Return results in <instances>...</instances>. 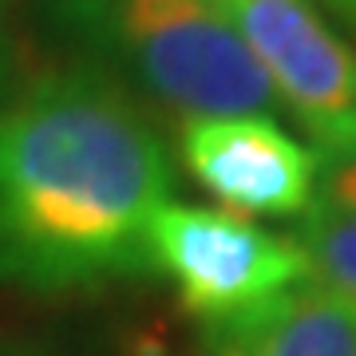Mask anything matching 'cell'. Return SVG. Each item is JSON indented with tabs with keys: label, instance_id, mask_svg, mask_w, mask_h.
<instances>
[{
	"label": "cell",
	"instance_id": "4",
	"mask_svg": "<svg viewBox=\"0 0 356 356\" xmlns=\"http://www.w3.org/2000/svg\"><path fill=\"white\" fill-rule=\"evenodd\" d=\"M309 131L321 163L356 143V48L313 0H214Z\"/></svg>",
	"mask_w": 356,
	"mask_h": 356
},
{
	"label": "cell",
	"instance_id": "1",
	"mask_svg": "<svg viewBox=\"0 0 356 356\" xmlns=\"http://www.w3.org/2000/svg\"><path fill=\"white\" fill-rule=\"evenodd\" d=\"M166 194L163 139L111 76L51 72L0 107V281L56 289L147 266Z\"/></svg>",
	"mask_w": 356,
	"mask_h": 356
},
{
	"label": "cell",
	"instance_id": "6",
	"mask_svg": "<svg viewBox=\"0 0 356 356\" xmlns=\"http://www.w3.org/2000/svg\"><path fill=\"white\" fill-rule=\"evenodd\" d=\"M210 356H356V309L305 281L261 313L214 329Z\"/></svg>",
	"mask_w": 356,
	"mask_h": 356
},
{
	"label": "cell",
	"instance_id": "10",
	"mask_svg": "<svg viewBox=\"0 0 356 356\" xmlns=\"http://www.w3.org/2000/svg\"><path fill=\"white\" fill-rule=\"evenodd\" d=\"M332 8H337V13H344V16H353L356 20V0H329Z\"/></svg>",
	"mask_w": 356,
	"mask_h": 356
},
{
	"label": "cell",
	"instance_id": "9",
	"mask_svg": "<svg viewBox=\"0 0 356 356\" xmlns=\"http://www.w3.org/2000/svg\"><path fill=\"white\" fill-rule=\"evenodd\" d=\"M13 8L16 0H0V79L8 72V60H13Z\"/></svg>",
	"mask_w": 356,
	"mask_h": 356
},
{
	"label": "cell",
	"instance_id": "5",
	"mask_svg": "<svg viewBox=\"0 0 356 356\" xmlns=\"http://www.w3.org/2000/svg\"><path fill=\"white\" fill-rule=\"evenodd\" d=\"M194 182L234 214L305 218L321 191V154L273 115H214L178 131Z\"/></svg>",
	"mask_w": 356,
	"mask_h": 356
},
{
	"label": "cell",
	"instance_id": "7",
	"mask_svg": "<svg viewBox=\"0 0 356 356\" xmlns=\"http://www.w3.org/2000/svg\"><path fill=\"white\" fill-rule=\"evenodd\" d=\"M297 242L309 257L313 281L344 297L356 309V214L317 198L313 210L301 218Z\"/></svg>",
	"mask_w": 356,
	"mask_h": 356
},
{
	"label": "cell",
	"instance_id": "8",
	"mask_svg": "<svg viewBox=\"0 0 356 356\" xmlns=\"http://www.w3.org/2000/svg\"><path fill=\"white\" fill-rule=\"evenodd\" d=\"M321 198L356 214V143L321 163Z\"/></svg>",
	"mask_w": 356,
	"mask_h": 356
},
{
	"label": "cell",
	"instance_id": "2",
	"mask_svg": "<svg viewBox=\"0 0 356 356\" xmlns=\"http://www.w3.org/2000/svg\"><path fill=\"white\" fill-rule=\"evenodd\" d=\"M67 24L123 64L163 111L273 115L277 91L214 0H64Z\"/></svg>",
	"mask_w": 356,
	"mask_h": 356
},
{
	"label": "cell",
	"instance_id": "3",
	"mask_svg": "<svg viewBox=\"0 0 356 356\" xmlns=\"http://www.w3.org/2000/svg\"><path fill=\"white\" fill-rule=\"evenodd\" d=\"M147 266H159L178 301L206 325H229L313 281L297 238L269 234L234 210L166 198L147 226Z\"/></svg>",
	"mask_w": 356,
	"mask_h": 356
}]
</instances>
